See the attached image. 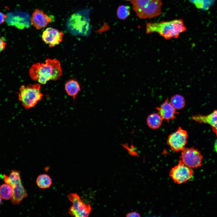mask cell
<instances>
[{
  "mask_svg": "<svg viewBox=\"0 0 217 217\" xmlns=\"http://www.w3.org/2000/svg\"><path fill=\"white\" fill-rule=\"evenodd\" d=\"M62 74L60 62L56 59H47L45 63H37L29 70V75L34 80L45 84L50 80H58Z\"/></svg>",
  "mask_w": 217,
  "mask_h": 217,
  "instance_id": "cell-1",
  "label": "cell"
},
{
  "mask_svg": "<svg viewBox=\"0 0 217 217\" xmlns=\"http://www.w3.org/2000/svg\"><path fill=\"white\" fill-rule=\"evenodd\" d=\"M186 30V28L181 19L158 23H148L146 26V33L157 32L165 39L177 38L181 33Z\"/></svg>",
  "mask_w": 217,
  "mask_h": 217,
  "instance_id": "cell-2",
  "label": "cell"
},
{
  "mask_svg": "<svg viewBox=\"0 0 217 217\" xmlns=\"http://www.w3.org/2000/svg\"><path fill=\"white\" fill-rule=\"evenodd\" d=\"M91 9L80 10L71 15L66 23L68 29L73 34L88 36L91 31L90 19Z\"/></svg>",
  "mask_w": 217,
  "mask_h": 217,
  "instance_id": "cell-3",
  "label": "cell"
},
{
  "mask_svg": "<svg viewBox=\"0 0 217 217\" xmlns=\"http://www.w3.org/2000/svg\"><path fill=\"white\" fill-rule=\"evenodd\" d=\"M132 3L133 9L140 18H152L162 13L161 0H133Z\"/></svg>",
  "mask_w": 217,
  "mask_h": 217,
  "instance_id": "cell-4",
  "label": "cell"
},
{
  "mask_svg": "<svg viewBox=\"0 0 217 217\" xmlns=\"http://www.w3.org/2000/svg\"><path fill=\"white\" fill-rule=\"evenodd\" d=\"M18 97L22 105L27 110L34 106L42 99L43 95L41 92L39 83L22 85L20 89Z\"/></svg>",
  "mask_w": 217,
  "mask_h": 217,
  "instance_id": "cell-5",
  "label": "cell"
},
{
  "mask_svg": "<svg viewBox=\"0 0 217 217\" xmlns=\"http://www.w3.org/2000/svg\"><path fill=\"white\" fill-rule=\"evenodd\" d=\"M3 176L5 183L11 185L13 189V194L11 199V202L14 205H19L23 199L28 195L22 184L20 171L13 170L9 176L5 174Z\"/></svg>",
  "mask_w": 217,
  "mask_h": 217,
  "instance_id": "cell-6",
  "label": "cell"
},
{
  "mask_svg": "<svg viewBox=\"0 0 217 217\" xmlns=\"http://www.w3.org/2000/svg\"><path fill=\"white\" fill-rule=\"evenodd\" d=\"M68 198L72 203V205L70 207L68 212L70 215L76 217L89 216L92 210L90 205L84 203L76 193H70L68 195Z\"/></svg>",
  "mask_w": 217,
  "mask_h": 217,
  "instance_id": "cell-7",
  "label": "cell"
},
{
  "mask_svg": "<svg viewBox=\"0 0 217 217\" xmlns=\"http://www.w3.org/2000/svg\"><path fill=\"white\" fill-rule=\"evenodd\" d=\"M181 152L180 160L185 165L191 168L202 165L203 156L198 149L193 147H185Z\"/></svg>",
  "mask_w": 217,
  "mask_h": 217,
  "instance_id": "cell-8",
  "label": "cell"
},
{
  "mask_svg": "<svg viewBox=\"0 0 217 217\" xmlns=\"http://www.w3.org/2000/svg\"><path fill=\"white\" fill-rule=\"evenodd\" d=\"M193 174L192 168L187 166L180 160L178 164L171 169L169 175L175 183L181 184L188 181Z\"/></svg>",
  "mask_w": 217,
  "mask_h": 217,
  "instance_id": "cell-9",
  "label": "cell"
},
{
  "mask_svg": "<svg viewBox=\"0 0 217 217\" xmlns=\"http://www.w3.org/2000/svg\"><path fill=\"white\" fill-rule=\"evenodd\" d=\"M187 138V131L180 127L176 131L169 135L167 144L173 151H181L185 148Z\"/></svg>",
  "mask_w": 217,
  "mask_h": 217,
  "instance_id": "cell-10",
  "label": "cell"
},
{
  "mask_svg": "<svg viewBox=\"0 0 217 217\" xmlns=\"http://www.w3.org/2000/svg\"><path fill=\"white\" fill-rule=\"evenodd\" d=\"M63 33L52 28L48 27L43 32L42 40L50 47L58 44L63 40Z\"/></svg>",
  "mask_w": 217,
  "mask_h": 217,
  "instance_id": "cell-11",
  "label": "cell"
},
{
  "mask_svg": "<svg viewBox=\"0 0 217 217\" xmlns=\"http://www.w3.org/2000/svg\"><path fill=\"white\" fill-rule=\"evenodd\" d=\"M52 20L51 16L37 9L34 10L30 18L31 24L37 30L45 27Z\"/></svg>",
  "mask_w": 217,
  "mask_h": 217,
  "instance_id": "cell-12",
  "label": "cell"
},
{
  "mask_svg": "<svg viewBox=\"0 0 217 217\" xmlns=\"http://www.w3.org/2000/svg\"><path fill=\"white\" fill-rule=\"evenodd\" d=\"M156 109L163 119L168 122L171 120L176 118L175 116L178 113L170 102L168 101V99L160 107H157Z\"/></svg>",
  "mask_w": 217,
  "mask_h": 217,
  "instance_id": "cell-13",
  "label": "cell"
},
{
  "mask_svg": "<svg viewBox=\"0 0 217 217\" xmlns=\"http://www.w3.org/2000/svg\"><path fill=\"white\" fill-rule=\"evenodd\" d=\"M192 118L200 123L207 124L212 127V131L217 136V109L206 115L200 114L193 116Z\"/></svg>",
  "mask_w": 217,
  "mask_h": 217,
  "instance_id": "cell-14",
  "label": "cell"
},
{
  "mask_svg": "<svg viewBox=\"0 0 217 217\" xmlns=\"http://www.w3.org/2000/svg\"><path fill=\"white\" fill-rule=\"evenodd\" d=\"M65 90L67 93L75 99L76 96L81 90L80 85L76 80H71L67 82L65 86Z\"/></svg>",
  "mask_w": 217,
  "mask_h": 217,
  "instance_id": "cell-15",
  "label": "cell"
},
{
  "mask_svg": "<svg viewBox=\"0 0 217 217\" xmlns=\"http://www.w3.org/2000/svg\"><path fill=\"white\" fill-rule=\"evenodd\" d=\"M163 120L158 113H153L147 117L146 122L148 126L150 128L156 129L160 127Z\"/></svg>",
  "mask_w": 217,
  "mask_h": 217,
  "instance_id": "cell-16",
  "label": "cell"
},
{
  "mask_svg": "<svg viewBox=\"0 0 217 217\" xmlns=\"http://www.w3.org/2000/svg\"><path fill=\"white\" fill-rule=\"evenodd\" d=\"M36 183L38 186L40 188H47L52 185V180L48 175L45 174H41L37 178Z\"/></svg>",
  "mask_w": 217,
  "mask_h": 217,
  "instance_id": "cell-17",
  "label": "cell"
},
{
  "mask_svg": "<svg viewBox=\"0 0 217 217\" xmlns=\"http://www.w3.org/2000/svg\"><path fill=\"white\" fill-rule=\"evenodd\" d=\"M13 194L12 187L7 184L0 186V196L2 198L5 200L11 199Z\"/></svg>",
  "mask_w": 217,
  "mask_h": 217,
  "instance_id": "cell-18",
  "label": "cell"
},
{
  "mask_svg": "<svg viewBox=\"0 0 217 217\" xmlns=\"http://www.w3.org/2000/svg\"><path fill=\"white\" fill-rule=\"evenodd\" d=\"M170 102L176 110L183 108L185 105V101L184 97L178 94L173 96L171 98Z\"/></svg>",
  "mask_w": 217,
  "mask_h": 217,
  "instance_id": "cell-19",
  "label": "cell"
},
{
  "mask_svg": "<svg viewBox=\"0 0 217 217\" xmlns=\"http://www.w3.org/2000/svg\"><path fill=\"white\" fill-rule=\"evenodd\" d=\"M130 11L129 7L125 5H121L117 10V15L118 17L121 20H124L129 16Z\"/></svg>",
  "mask_w": 217,
  "mask_h": 217,
  "instance_id": "cell-20",
  "label": "cell"
},
{
  "mask_svg": "<svg viewBox=\"0 0 217 217\" xmlns=\"http://www.w3.org/2000/svg\"><path fill=\"white\" fill-rule=\"evenodd\" d=\"M6 45V42L1 38L0 33V53L5 49Z\"/></svg>",
  "mask_w": 217,
  "mask_h": 217,
  "instance_id": "cell-21",
  "label": "cell"
},
{
  "mask_svg": "<svg viewBox=\"0 0 217 217\" xmlns=\"http://www.w3.org/2000/svg\"><path fill=\"white\" fill-rule=\"evenodd\" d=\"M127 217H140V214L136 212H132L129 213L126 215Z\"/></svg>",
  "mask_w": 217,
  "mask_h": 217,
  "instance_id": "cell-22",
  "label": "cell"
},
{
  "mask_svg": "<svg viewBox=\"0 0 217 217\" xmlns=\"http://www.w3.org/2000/svg\"><path fill=\"white\" fill-rule=\"evenodd\" d=\"M6 17L7 16L5 15L0 12V24L4 22Z\"/></svg>",
  "mask_w": 217,
  "mask_h": 217,
  "instance_id": "cell-23",
  "label": "cell"
},
{
  "mask_svg": "<svg viewBox=\"0 0 217 217\" xmlns=\"http://www.w3.org/2000/svg\"><path fill=\"white\" fill-rule=\"evenodd\" d=\"M214 148L215 151L217 153V139L215 142Z\"/></svg>",
  "mask_w": 217,
  "mask_h": 217,
  "instance_id": "cell-24",
  "label": "cell"
},
{
  "mask_svg": "<svg viewBox=\"0 0 217 217\" xmlns=\"http://www.w3.org/2000/svg\"><path fill=\"white\" fill-rule=\"evenodd\" d=\"M2 197H1V196H0V205L1 204V203H2Z\"/></svg>",
  "mask_w": 217,
  "mask_h": 217,
  "instance_id": "cell-25",
  "label": "cell"
},
{
  "mask_svg": "<svg viewBox=\"0 0 217 217\" xmlns=\"http://www.w3.org/2000/svg\"><path fill=\"white\" fill-rule=\"evenodd\" d=\"M127 0V1H131V0Z\"/></svg>",
  "mask_w": 217,
  "mask_h": 217,
  "instance_id": "cell-26",
  "label": "cell"
}]
</instances>
